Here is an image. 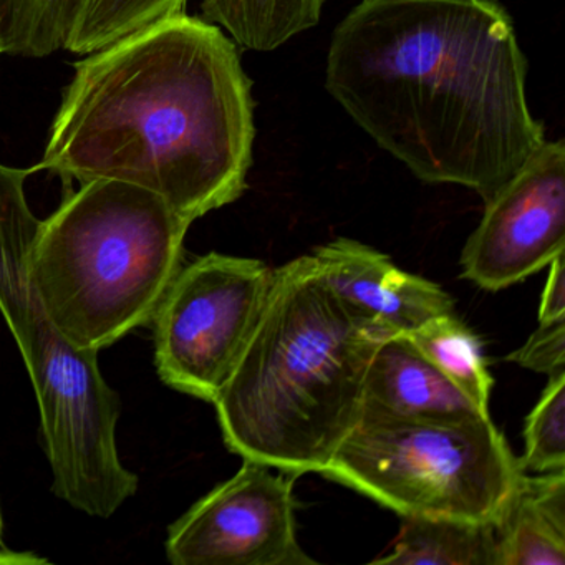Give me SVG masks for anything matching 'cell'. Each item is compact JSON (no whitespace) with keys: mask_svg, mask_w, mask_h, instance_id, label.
Returning a JSON list of instances; mask_svg holds the SVG:
<instances>
[{"mask_svg":"<svg viewBox=\"0 0 565 565\" xmlns=\"http://www.w3.org/2000/svg\"><path fill=\"white\" fill-rule=\"evenodd\" d=\"M547 282L542 292L539 307V323L555 322L565 319V260L564 253L558 254L551 264Z\"/></svg>","mask_w":565,"mask_h":565,"instance_id":"obj_21","label":"cell"},{"mask_svg":"<svg viewBox=\"0 0 565 565\" xmlns=\"http://www.w3.org/2000/svg\"><path fill=\"white\" fill-rule=\"evenodd\" d=\"M521 472L489 415H362L320 475L402 518L494 522Z\"/></svg>","mask_w":565,"mask_h":565,"instance_id":"obj_6","label":"cell"},{"mask_svg":"<svg viewBox=\"0 0 565 565\" xmlns=\"http://www.w3.org/2000/svg\"><path fill=\"white\" fill-rule=\"evenodd\" d=\"M385 337L340 302L310 254L274 269L259 322L213 402L230 451L290 475L322 472L360 422Z\"/></svg>","mask_w":565,"mask_h":565,"instance_id":"obj_3","label":"cell"},{"mask_svg":"<svg viewBox=\"0 0 565 565\" xmlns=\"http://www.w3.org/2000/svg\"><path fill=\"white\" fill-rule=\"evenodd\" d=\"M505 360L548 379L565 373V319L539 323L527 342Z\"/></svg>","mask_w":565,"mask_h":565,"instance_id":"obj_19","label":"cell"},{"mask_svg":"<svg viewBox=\"0 0 565 565\" xmlns=\"http://www.w3.org/2000/svg\"><path fill=\"white\" fill-rule=\"evenodd\" d=\"M35 0H0V31L4 54L25 57Z\"/></svg>","mask_w":565,"mask_h":565,"instance_id":"obj_20","label":"cell"},{"mask_svg":"<svg viewBox=\"0 0 565 565\" xmlns=\"http://www.w3.org/2000/svg\"><path fill=\"white\" fill-rule=\"evenodd\" d=\"M494 527L499 565H565V471L521 472Z\"/></svg>","mask_w":565,"mask_h":565,"instance_id":"obj_12","label":"cell"},{"mask_svg":"<svg viewBox=\"0 0 565 565\" xmlns=\"http://www.w3.org/2000/svg\"><path fill=\"white\" fill-rule=\"evenodd\" d=\"M78 0H35L25 57H47L62 51Z\"/></svg>","mask_w":565,"mask_h":565,"instance_id":"obj_18","label":"cell"},{"mask_svg":"<svg viewBox=\"0 0 565 565\" xmlns=\"http://www.w3.org/2000/svg\"><path fill=\"white\" fill-rule=\"evenodd\" d=\"M327 0H203L204 21L230 34L237 47L273 52L319 24Z\"/></svg>","mask_w":565,"mask_h":565,"instance_id":"obj_14","label":"cell"},{"mask_svg":"<svg viewBox=\"0 0 565 565\" xmlns=\"http://www.w3.org/2000/svg\"><path fill=\"white\" fill-rule=\"evenodd\" d=\"M393 551L373 564L499 565L494 522L403 515Z\"/></svg>","mask_w":565,"mask_h":565,"instance_id":"obj_13","label":"cell"},{"mask_svg":"<svg viewBox=\"0 0 565 565\" xmlns=\"http://www.w3.org/2000/svg\"><path fill=\"white\" fill-rule=\"evenodd\" d=\"M32 170L0 164V313L34 386L52 491L92 518L108 519L138 491L117 446L118 393L98 353L77 349L45 312L31 276L42 221L32 213L25 181Z\"/></svg>","mask_w":565,"mask_h":565,"instance_id":"obj_5","label":"cell"},{"mask_svg":"<svg viewBox=\"0 0 565 565\" xmlns=\"http://www.w3.org/2000/svg\"><path fill=\"white\" fill-rule=\"evenodd\" d=\"M0 547H6V542H4V519H2V509H0Z\"/></svg>","mask_w":565,"mask_h":565,"instance_id":"obj_23","label":"cell"},{"mask_svg":"<svg viewBox=\"0 0 565 565\" xmlns=\"http://www.w3.org/2000/svg\"><path fill=\"white\" fill-rule=\"evenodd\" d=\"M522 472L565 471V373L548 379L547 388L529 415Z\"/></svg>","mask_w":565,"mask_h":565,"instance_id":"obj_17","label":"cell"},{"mask_svg":"<svg viewBox=\"0 0 565 565\" xmlns=\"http://www.w3.org/2000/svg\"><path fill=\"white\" fill-rule=\"evenodd\" d=\"M362 415H489L441 370L436 369L406 335L385 337L366 372Z\"/></svg>","mask_w":565,"mask_h":565,"instance_id":"obj_11","label":"cell"},{"mask_svg":"<svg viewBox=\"0 0 565 565\" xmlns=\"http://www.w3.org/2000/svg\"><path fill=\"white\" fill-rule=\"evenodd\" d=\"M0 54H4V44H2V31H0Z\"/></svg>","mask_w":565,"mask_h":565,"instance_id":"obj_24","label":"cell"},{"mask_svg":"<svg viewBox=\"0 0 565 565\" xmlns=\"http://www.w3.org/2000/svg\"><path fill=\"white\" fill-rule=\"evenodd\" d=\"M413 345L462 390L479 408L489 412L492 376L478 337L455 313L435 317L406 333Z\"/></svg>","mask_w":565,"mask_h":565,"instance_id":"obj_15","label":"cell"},{"mask_svg":"<svg viewBox=\"0 0 565 565\" xmlns=\"http://www.w3.org/2000/svg\"><path fill=\"white\" fill-rule=\"evenodd\" d=\"M191 224L143 188L81 184L42 221L32 246L45 312L77 349L95 353L151 323L183 266Z\"/></svg>","mask_w":565,"mask_h":565,"instance_id":"obj_4","label":"cell"},{"mask_svg":"<svg viewBox=\"0 0 565 565\" xmlns=\"http://www.w3.org/2000/svg\"><path fill=\"white\" fill-rule=\"evenodd\" d=\"M74 67L34 171L65 184H134L190 223L243 196L256 104L239 47L223 29L184 12Z\"/></svg>","mask_w":565,"mask_h":565,"instance_id":"obj_2","label":"cell"},{"mask_svg":"<svg viewBox=\"0 0 565 565\" xmlns=\"http://www.w3.org/2000/svg\"><path fill=\"white\" fill-rule=\"evenodd\" d=\"M299 476L244 459L243 468L201 498L168 531L174 565H312L297 541L294 484Z\"/></svg>","mask_w":565,"mask_h":565,"instance_id":"obj_8","label":"cell"},{"mask_svg":"<svg viewBox=\"0 0 565 565\" xmlns=\"http://www.w3.org/2000/svg\"><path fill=\"white\" fill-rule=\"evenodd\" d=\"M495 0H362L327 55L333 100L418 180L489 201L544 145Z\"/></svg>","mask_w":565,"mask_h":565,"instance_id":"obj_1","label":"cell"},{"mask_svg":"<svg viewBox=\"0 0 565 565\" xmlns=\"http://www.w3.org/2000/svg\"><path fill=\"white\" fill-rule=\"evenodd\" d=\"M273 277L263 260L220 253L181 266L151 320L161 382L213 403L253 337Z\"/></svg>","mask_w":565,"mask_h":565,"instance_id":"obj_7","label":"cell"},{"mask_svg":"<svg viewBox=\"0 0 565 565\" xmlns=\"http://www.w3.org/2000/svg\"><path fill=\"white\" fill-rule=\"evenodd\" d=\"M49 564L47 558L35 555L34 552H18L6 547H0V565H39Z\"/></svg>","mask_w":565,"mask_h":565,"instance_id":"obj_22","label":"cell"},{"mask_svg":"<svg viewBox=\"0 0 565 565\" xmlns=\"http://www.w3.org/2000/svg\"><path fill=\"white\" fill-rule=\"evenodd\" d=\"M310 256L340 302L383 335H406L435 317L455 313V300L438 284L399 269L359 241L339 237Z\"/></svg>","mask_w":565,"mask_h":565,"instance_id":"obj_10","label":"cell"},{"mask_svg":"<svg viewBox=\"0 0 565 565\" xmlns=\"http://www.w3.org/2000/svg\"><path fill=\"white\" fill-rule=\"evenodd\" d=\"M188 0H78L64 51L87 55L161 19L184 14Z\"/></svg>","mask_w":565,"mask_h":565,"instance_id":"obj_16","label":"cell"},{"mask_svg":"<svg viewBox=\"0 0 565 565\" xmlns=\"http://www.w3.org/2000/svg\"><path fill=\"white\" fill-rule=\"evenodd\" d=\"M484 204L481 223L462 249L461 277L495 292L565 250L564 140H545Z\"/></svg>","mask_w":565,"mask_h":565,"instance_id":"obj_9","label":"cell"}]
</instances>
